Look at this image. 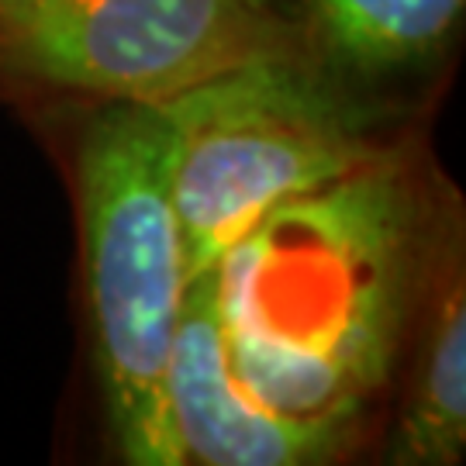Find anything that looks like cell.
<instances>
[{
    "label": "cell",
    "instance_id": "6da1fadb",
    "mask_svg": "<svg viewBox=\"0 0 466 466\" xmlns=\"http://www.w3.org/2000/svg\"><path fill=\"white\" fill-rule=\"evenodd\" d=\"M442 215L390 149L259 218L211 269L242 387L280 415L356 429L411 332Z\"/></svg>",
    "mask_w": 466,
    "mask_h": 466
},
{
    "label": "cell",
    "instance_id": "7a4b0ae2",
    "mask_svg": "<svg viewBox=\"0 0 466 466\" xmlns=\"http://www.w3.org/2000/svg\"><path fill=\"white\" fill-rule=\"evenodd\" d=\"M94 367L115 450L132 466H184L167 370L187 287L169 194V128L156 104H97L76 152Z\"/></svg>",
    "mask_w": 466,
    "mask_h": 466
},
{
    "label": "cell",
    "instance_id": "3957f363",
    "mask_svg": "<svg viewBox=\"0 0 466 466\" xmlns=\"http://www.w3.org/2000/svg\"><path fill=\"white\" fill-rule=\"evenodd\" d=\"M156 107L169 128V194L190 280L273 208L390 152L363 94L304 49L249 59Z\"/></svg>",
    "mask_w": 466,
    "mask_h": 466
},
{
    "label": "cell",
    "instance_id": "277c9868",
    "mask_svg": "<svg viewBox=\"0 0 466 466\" xmlns=\"http://www.w3.org/2000/svg\"><path fill=\"white\" fill-rule=\"evenodd\" d=\"M290 49L277 0H0V76L97 104H167Z\"/></svg>",
    "mask_w": 466,
    "mask_h": 466
},
{
    "label": "cell",
    "instance_id": "5b68a950",
    "mask_svg": "<svg viewBox=\"0 0 466 466\" xmlns=\"http://www.w3.org/2000/svg\"><path fill=\"white\" fill-rule=\"evenodd\" d=\"M167 411L180 460L200 466H315L346 452L352 439V429L280 415L242 387L225 350L211 269L187 287L167 370Z\"/></svg>",
    "mask_w": 466,
    "mask_h": 466
},
{
    "label": "cell",
    "instance_id": "8992f818",
    "mask_svg": "<svg viewBox=\"0 0 466 466\" xmlns=\"http://www.w3.org/2000/svg\"><path fill=\"white\" fill-rule=\"evenodd\" d=\"M415 352L387 463L452 466L466 450V280L460 228L439 221L415 304Z\"/></svg>",
    "mask_w": 466,
    "mask_h": 466
},
{
    "label": "cell",
    "instance_id": "52a82bcc",
    "mask_svg": "<svg viewBox=\"0 0 466 466\" xmlns=\"http://www.w3.org/2000/svg\"><path fill=\"white\" fill-rule=\"evenodd\" d=\"M466 0H298L300 49L335 80L363 86L435 66L456 46Z\"/></svg>",
    "mask_w": 466,
    "mask_h": 466
}]
</instances>
